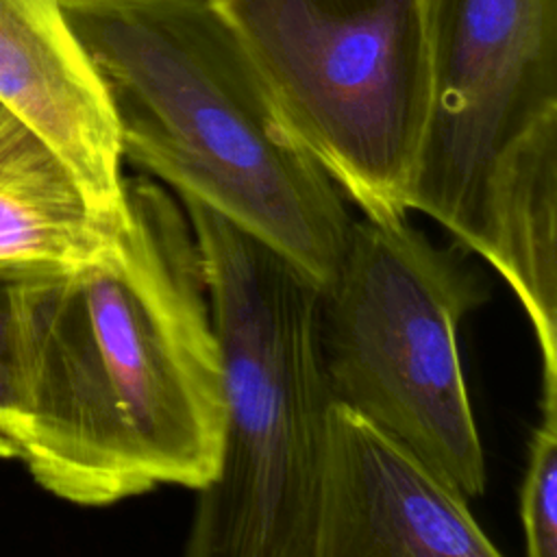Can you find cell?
Masks as SVG:
<instances>
[{
    "label": "cell",
    "instance_id": "30bf717a",
    "mask_svg": "<svg viewBox=\"0 0 557 557\" xmlns=\"http://www.w3.org/2000/svg\"><path fill=\"white\" fill-rule=\"evenodd\" d=\"M542 392L520 498L527 557H557V383H542Z\"/></svg>",
    "mask_w": 557,
    "mask_h": 557
},
{
    "label": "cell",
    "instance_id": "ba28073f",
    "mask_svg": "<svg viewBox=\"0 0 557 557\" xmlns=\"http://www.w3.org/2000/svg\"><path fill=\"white\" fill-rule=\"evenodd\" d=\"M0 109L98 196L126 202L115 120L59 0H0Z\"/></svg>",
    "mask_w": 557,
    "mask_h": 557
},
{
    "label": "cell",
    "instance_id": "7c38bea8",
    "mask_svg": "<svg viewBox=\"0 0 557 557\" xmlns=\"http://www.w3.org/2000/svg\"><path fill=\"white\" fill-rule=\"evenodd\" d=\"M0 113H2V109H0Z\"/></svg>",
    "mask_w": 557,
    "mask_h": 557
},
{
    "label": "cell",
    "instance_id": "5b68a950",
    "mask_svg": "<svg viewBox=\"0 0 557 557\" xmlns=\"http://www.w3.org/2000/svg\"><path fill=\"white\" fill-rule=\"evenodd\" d=\"M485 296L479 276L407 218H361L315 302L333 403L466 498L483 494L487 474L457 331Z\"/></svg>",
    "mask_w": 557,
    "mask_h": 557
},
{
    "label": "cell",
    "instance_id": "277c9868",
    "mask_svg": "<svg viewBox=\"0 0 557 557\" xmlns=\"http://www.w3.org/2000/svg\"><path fill=\"white\" fill-rule=\"evenodd\" d=\"M222 357L218 468L198 492L183 557H311L333 396L318 285L211 209L181 200Z\"/></svg>",
    "mask_w": 557,
    "mask_h": 557
},
{
    "label": "cell",
    "instance_id": "3957f363",
    "mask_svg": "<svg viewBox=\"0 0 557 557\" xmlns=\"http://www.w3.org/2000/svg\"><path fill=\"white\" fill-rule=\"evenodd\" d=\"M429 98L407 209L513 289L557 357V0H424Z\"/></svg>",
    "mask_w": 557,
    "mask_h": 557
},
{
    "label": "cell",
    "instance_id": "8992f818",
    "mask_svg": "<svg viewBox=\"0 0 557 557\" xmlns=\"http://www.w3.org/2000/svg\"><path fill=\"white\" fill-rule=\"evenodd\" d=\"M211 2L339 194L368 220H405L429 98L424 0Z\"/></svg>",
    "mask_w": 557,
    "mask_h": 557
},
{
    "label": "cell",
    "instance_id": "7a4b0ae2",
    "mask_svg": "<svg viewBox=\"0 0 557 557\" xmlns=\"http://www.w3.org/2000/svg\"><path fill=\"white\" fill-rule=\"evenodd\" d=\"M122 159L263 242L315 285L344 257V196L281 120L211 0H59Z\"/></svg>",
    "mask_w": 557,
    "mask_h": 557
},
{
    "label": "cell",
    "instance_id": "6da1fadb",
    "mask_svg": "<svg viewBox=\"0 0 557 557\" xmlns=\"http://www.w3.org/2000/svg\"><path fill=\"white\" fill-rule=\"evenodd\" d=\"M104 259L28 270L20 292V455L50 494L104 507L218 468L222 357L202 257L174 196L124 181Z\"/></svg>",
    "mask_w": 557,
    "mask_h": 557
},
{
    "label": "cell",
    "instance_id": "52a82bcc",
    "mask_svg": "<svg viewBox=\"0 0 557 557\" xmlns=\"http://www.w3.org/2000/svg\"><path fill=\"white\" fill-rule=\"evenodd\" d=\"M311 557H503L468 498L333 405Z\"/></svg>",
    "mask_w": 557,
    "mask_h": 557
},
{
    "label": "cell",
    "instance_id": "8fae6325",
    "mask_svg": "<svg viewBox=\"0 0 557 557\" xmlns=\"http://www.w3.org/2000/svg\"><path fill=\"white\" fill-rule=\"evenodd\" d=\"M26 272L0 265V459L20 455V292Z\"/></svg>",
    "mask_w": 557,
    "mask_h": 557
},
{
    "label": "cell",
    "instance_id": "9c48e42d",
    "mask_svg": "<svg viewBox=\"0 0 557 557\" xmlns=\"http://www.w3.org/2000/svg\"><path fill=\"white\" fill-rule=\"evenodd\" d=\"M126 224V202L98 196L28 126L0 113V265H87L120 246Z\"/></svg>",
    "mask_w": 557,
    "mask_h": 557
}]
</instances>
